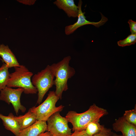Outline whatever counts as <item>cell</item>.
<instances>
[{
    "label": "cell",
    "mask_w": 136,
    "mask_h": 136,
    "mask_svg": "<svg viewBox=\"0 0 136 136\" xmlns=\"http://www.w3.org/2000/svg\"><path fill=\"white\" fill-rule=\"evenodd\" d=\"M108 114L106 110L93 104L88 110L82 113L69 111L65 117L72 125L73 131H78L85 130L87 125L92 122H99L100 118Z\"/></svg>",
    "instance_id": "1"
},
{
    "label": "cell",
    "mask_w": 136,
    "mask_h": 136,
    "mask_svg": "<svg viewBox=\"0 0 136 136\" xmlns=\"http://www.w3.org/2000/svg\"><path fill=\"white\" fill-rule=\"evenodd\" d=\"M71 59V57L68 56L57 63L50 65L51 70L55 78L54 80V85L56 87L55 92L60 99H62L63 92L68 89L67 83L68 79L75 74L74 68L69 64Z\"/></svg>",
    "instance_id": "2"
},
{
    "label": "cell",
    "mask_w": 136,
    "mask_h": 136,
    "mask_svg": "<svg viewBox=\"0 0 136 136\" xmlns=\"http://www.w3.org/2000/svg\"><path fill=\"white\" fill-rule=\"evenodd\" d=\"M15 71L10 74L7 86L18 87L23 88L25 94H35L38 92L36 87L32 84L31 77L33 73L23 65L14 67Z\"/></svg>",
    "instance_id": "3"
},
{
    "label": "cell",
    "mask_w": 136,
    "mask_h": 136,
    "mask_svg": "<svg viewBox=\"0 0 136 136\" xmlns=\"http://www.w3.org/2000/svg\"><path fill=\"white\" fill-rule=\"evenodd\" d=\"M59 99L55 91H50L42 103L37 107L34 106L30 108L31 111L36 116L37 120L46 121L53 114L62 111L64 106L61 105L56 107L55 106Z\"/></svg>",
    "instance_id": "4"
},
{
    "label": "cell",
    "mask_w": 136,
    "mask_h": 136,
    "mask_svg": "<svg viewBox=\"0 0 136 136\" xmlns=\"http://www.w3.org/2000/svg\"><path fill=\"white\" fill-rule=\"evenodd\" d=\"M54 77L49 65L33 76L31 82L38 92L37 104L42 102L45 94L54 85Z\"/></svg>",
    "instance_id": "5"
},
{
    "label": "cell",
    "mask_w": 136,
    "mask_h": 136,
    "mask_svg": "<svg viewBox=\"0 0 136 136\" xmlns=\"http://www.w3.org/2000/svg\"><path fill=\"white\" fill-rule=\"evenodd\" d=\"M47 121V131L53 136H69L72 134L68 121L65 117L60 115V112L53 114Z\"/></svg>",
    "instance_id": "6"
},
{
    "label": "cell",
    "mask_w": 136,
    "mask_h": 136,
    "mask_svg": "<svg viewBox=\"0 0 136 136\" xmlns=\"http://www.w3.org/2000/svg\"><path fill=\"white\" fill-rule=\"evenodd\" d=\"M23 91V89L21 88L15 89L6 86L0 91V100L5 101L9 105L11 104L17 115L19 111L24 112L26 109L21 105L20 100Z\"/></svg>",
    "instance_id": "7"
},
{
    "label": "cell",
    "mask_w": 136,
    "mask_h": 136,
    "mask_svg": "<svg viewBox=\"0 0 136 136\" xmlns=\"http://www.w3.org/2000/svg\"><path fill=\"white\" fill-rule=\"evenodd\" d=\"M82 4V1L79 0L78 4V19L76 22L73 24L67 25L65 27V34L68 35L73 33L77 28L80 27L87 24H91L97 27L103 25L108 20L107 18L105 17L101 13V19L98 22H91L87 20L86 17L84 16L85 12H83L81 7Z\"/></svg>",
    "instance_id": "8"
},
{
    "label": "cell",
    "mask_w": 136,
    "mask_h": 136,
    "mask_svg": "<svg viewBox=\"0 0 136 136\" xmlns=\"http://www.w3.org/2000/svg\"><path fill=\"white\" fill-rule=\"evenodd\" d=\"M112 127L116 132H121L123 136H136V126L128 122L123 116L115 119Z\"/></svg>",
    "instance_id": "9"
},
{
    "label": "cell",
    "mask_w": 136,
    "mask_h": 136,
    "mask_svg": "<svg viewBox=\"0 0 136 136\" xmlns=\"http://www.w3.org/2000/svg\"><path fill=\"white\" fill-rule=\"evenodd\" d=\"M46 121L37 120L31 125L21 130L17 136H38L47 131Z\"/></svg>",
    "instance_id": "10"
},
{
    "label": "cell",
    "mask_w": 136,
    "mask_h": 136,
    "mask_svg": "<svg viewBox=\"0 0 136 136\" xmlns=\"http://www.w3.org/2000/svg\"><path fill=\"white\" fill-rule=\"evenodd\" d=\"M53 4L59 9L63 10L69 17H78V7L74 0H56Z\"/></svg>",
    "instance_id": "11"
},
{
    "label": "cell",
    "mask_w": 136,
    "mask_h": 136,
    "mask_svg": "<svg viewBox=\"0 0 136 136\" xmlns=\"http://www.w3.org/2000/svg\"><path fill=\"white\" fill-rule=\"evenodd\" d=\"M0 56L9 68L19 66L20 64L15 56L8 45H0Z\"/></svg>",
    "instance_id": "12"
},
{
    "label": "cell",
    "mask_w": 136,
    "mask_h": 136,
    "mask_svg": "<svg viewBox=\"0 0 136 136\" xmlns=\"http://www.w3.org/2000/svg\"><path fill=\"white\" fill-rule=\"evenodd\" d=\"M9 115L17 122L21 130L31 125L37 120L36 116L30 108L23 115L15 116L12 113Z\"/></svg>",
    "instance_id": "13"
},
{
    "label": "cell",
    "mask_w": 136,
    "mask_h": 136,
    "mask_svg": "<svg viewBox=\"0 0 136 136\" xmlns=\"http://www.w3.org/2000/svg\"><path fill=\"white\" fill-rule=\"evenodd\" d=\"M0 119L3 122V125L7 130L10 131L15 136H17L21 130L20 126L17 122L9 115L8 116L0 113Z\"/></svg>",
    "instance_id": "14"
},
{
    "label": "cell",
    "mask_w": 136,
    "mask_h": 136,
    "mask_svg": "<svg viewBox=\"0 0 136 136\" xmlns=\"http://www.w3.org/2000/svg\"><path fill=\"white\" fill-rule=\"evenodd\" d=\"M9 68L4 63L0 67V91L7 86L10 75Z\"/></svg>",
    "instance_id": "15"
},
{
    "label": "cell",
    "mask_w": 136,
    "mask_h": 136,
    "mask_svg": "<svg viewBox=\"0 0 136 136\" xmlns=\"http://www.w3.org/2000/svg\"><path fill=\"white\" fill-rule=\"evenodd\" d=\"M99 122L94 121L89 123L86 127L85 130L88 135L92 136L99 132L105 127L103 125H100Z\"/></svg>",
    "instance_id": "16"
},
{
    "label": "cell",
    "mask_w": 136,
    "mask_h": 136,
    "mask_svg": "<svg viewBox=\"0 0 136 136\" xmlns=\"http://www.w3.org/2000/svg\"><path fill=\"white\" fill-rule=\"evenodd\" d=\"M136 106L133 109L125 111L123 116L128 122L136 126Z\"/></svg>",
    "instance_id": "17"
},
{
    "label": "cell",
    "mask_w": 136,
    "mask_h": 136,
    "mask_svg": "<svg viewBox=\"0 0 136 136\" xmlns=\"http://www.w3.org/2000/svg\"><path fill=\"white\" fill-rule=\"evenodd\" d=\"M136 42V34H131L125 39L120 40L117 42L118 46L124 47L134 44Z\"/></svg>",
    "instance_id": "18"
},
{
    "label": "cell",
    "mask_w": 136,
    "mask_h": 136,
    "mask_svg": "<svg viewBox=\"0 0 136 136\" xmlns=\"http://www.w3.org/2000/svg\"><path fill=\"white\" fill-rule=\"evenodd\" d=\"M113 133L111 129L105 127L99 132L92 136H111Z\"/></svg>",
    "instance_id": "19"
},
{
    "label": "cell",
    "mask_w": 136,
    "mask_h": 136,
    "mask_svg": "<svg viewBox=\"0 0 136 136\" xmlns=\"http://www.w3.org/2000/svg\"><path fill=\"white\" fill-rule=\"evenodd\" d=\"M128 23L129 25L131 34H136V22L129 19Z\"/></svg>",
    "instance_id": "20"
},
{
    "label": "cell",
    "mask_w": 136,
    "mask_h": 136,
    "mask_svg": "<svg viewBox=\"0 0 136 136\" xmlns=\"http://www.w3.org/2000/svg\"><path fill=\"white\" fill-rule=\"evenodd\" d=\"M69 136H90L88 135L86 132L85 130L80 131H75L72 133Z\"/></svg>",
    "instance_id": "21"
},
{
    "label": "cell",
    "mask_w": 136,
    "mask_h": 136,
    "mask_svg": "<svg viewBox=\"0 0 136 136\" xmlns=\"http://www.w3.org/2000/svg\"><path fill=\"white\" fill-rule=\"evenodd\" d=\"M38 136H53L49 132L47 131L40 134Z\"/></svg>",
    "instance_id": "22"
},
{
    "label": "cell",
    "mask_w": 136,
    "mask_h": 136,
    "mask_svg": "<svg viewBox=\"0 0 136 136\" xmlns=\"http://www.w3.org/2000/svg\"><path fill=\"white\" fill-rule=\"evenodd\" d=\"M111 136H123L122 135H118L115 133H113Z\"/></svg>",
    "instance_id": "23"
}]
</instances>
